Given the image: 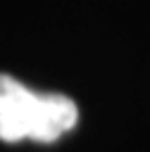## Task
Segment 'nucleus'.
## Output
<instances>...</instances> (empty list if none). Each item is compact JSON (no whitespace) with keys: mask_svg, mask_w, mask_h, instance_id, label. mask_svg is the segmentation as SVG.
Returning a JSON list of instances; mask_svg holds the SVG:
<instances>
[{"mask_svg":"<svg viewBox=\"0 0 150 152\" xmlns=\"http://www.w3.org/2000/svg\"><path fill=\"white\" fill-rule=\"evenodd\" d=\"M79 121V107L62 93H36L10 74H0V140L55 142Z\"/></svg>","mask_w":150,"mask_h":152,"instance_id":"1","label":"nucleus"}]
</instances>
